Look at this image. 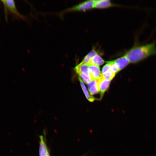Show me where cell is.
Instances as JSON below:
<instances>
[{
	"instance_id": "obj_11",
	"label": "cell",
	"mask_w": 156,
	"mask_h": 156,
	"mask_svg": "<svg viewBox=\"0 0 156 156\" xmlns=\"http://www.w3.org/2000/svg\"><path fill=\"white\" fill-rule=\"evenodd\" d=\"M105 62L104 60L97 54L91 59L88 64L99 66L103 64Z\"/></svg>"
},
{
	"instance_id": "obj_8",
	"label": "cell",
	"mask_w": 156,
	"mask_h": 156,
	"mask_svg": "<svg viewBox=\"0 0 156 156\" xmlns=\"http://www.w3.org/2000/svg\"><path fill=\"white\" fill-rule=\"evenodd\" d=\"M88 86L91 96L96 94L100 92L98 79L91 80L88 84Z\"/></svg>"
},
{
	"instance_id": "obj_2",
	"label": "cell",
	"mask_w": 156,
	"mask_h": 156,
	"mask_svg": "<svg viewBox=\"0 0 156 156\" xmlns=\"http://www.w3.org/2000/svg\"><path fill=\"white\" fill-rule=\"evenodd\" d=\"M94 0H87L82 2L72 7L64 10L58 13V14L61 19L63 18L66 13L72 12H85L94 8Z\"/></svg>"
},
{
	"instance_id": "obj_5",
	"label": "cell",
	"mask_w": 156,
	"mask_h": 156,
	"mask_svg": "<svg viewBox=\"0 0 156 156\" xmlns=\"http://www.w3.org/2000/svg\"><path fill=\"white\" fill-rule=\"evenodd\" d=\"M94 8L103 9L107 8L114 6H119V5L115 4L109 0H95Z\"/></svg>"
},
{
	"instance_id": "obj_7",
	"label": "cell",
	"mask_w": 156,
	"mask_h": 156,
	"mask_svg": "<svg viewBox=\"0 0 156 156\" xmlns=\"http://www.w3.org/2000/svg\"><path fill=\"white\" fill-rule=\"evenodd\" d=\"M114 61L119 71L130 63L129 60L125 55L114 60Z\"/></svg>"
},
{
	"instance_id": "obj_3",
	"label": "cell",
	"mask_w": 156,
	"mask_h": 156,
	"mask_svg": "<svg viewBox=\"0 0 156 156\" xmlns=\"http://www.w3.org/2000/svg\"><path fill=\"white\" fill-rule=\"evenodd\" d=\"M0 1L3 5L6 16L7 13H9L16 18L28 21L27 18L18 10L14 1L2 0Z\"/></svg>"
},
{
	"instance_id": "obj_9",
	"label": "cell",
	"mask_w": 156,
	"mask_h": 156,
	"mask_svg": "<svg viewBox=\"0 0 156 156\" xmlns=\"http://www.w3.org/2000/svg\"><path fill=\"white\" fill-rule=\"evenodd\" d=\"M40 145L39 148L40 156H49L46 145L42 135L40 136Z\"/></svg>"
},
{
	"instance_id": "obj_10",
	"label": "cell",
	"mask_w": 156,
	"mask_h": 156,
	"mask_svg": "<svg viewBox=\"0 0 156 156\" xmlns=\"http://www.w3.org/2000/svg\"><path fill=\"white\" fill-rule=\"evenodd\" d=\"M74 69L78 74L80 73H83L90 75L89 65L87 64L80 62L75 67Z\"/></svg>"
},
{
	"instance_id": "obj_13",
	"label": "cell",
	"mask_w": 156,
	"mask_h": 156,
	"mask_svg": "<svg viewBox=\"0 0 156 156\" xmlns=\"http://www.w3.org/2000/svg\"><path fill=\"white\" fill-rule=\"evenodd\" d=\"M98 54L94 49L90 51L83 58L81 63L88 64L91 59L96 55Z\"/></svg>"
},
{
	"instance_id": "obj_6",
	"label": "cell",
	"mask_w": 156,
	"mask_h": 156,
	"mask_svg": "<svg viewBox=\"0 0 156 156\" xmlns=\"http://www.w3.org/2000/svg\"><path fill=\"white\" fill-rule=\"evenodd\" d=\"M89 74L91 80L98 79L101 75L99 66L88 65Z\"/></svg>"
},
{
	"instance_id": "obj_12",
	"label": "cell",
	"mask_w": 156,
	"mask_h": 156,
	"mask_svg": "<svg viewBox=\"0 0 156 156\" xmlns=\"http://www.w3.org/2000/svg\"><path fill=\"white\" fill-rule=\"evenodd\" d=\"M78 79L80 82V84L83 91L87 99L90 102H93L95 99L93 96L90 95L88 92L84 84L83 81L81 78L78 76Z\"/></svg>"
},
{
	"instance_id": "obj_14",
	"label": "cell",
	"mask_w": 156,
	"mask_h": 156,
	"mask_svg": "<svg viewBox=\"0 0 156 156\" xmlns=\"http://www.w3.org/2000/svg\"><path fill=\"white\" fill-rule=\"evenodd\" d=\"M102 75L105 79L111 81L114 77L116 74L110 70Z\"/></svg>"
},
{
	"instance_id": "obj_4",
	"label": "cell",
	"mask_w": 156,
	"mask_h": 156,
	"mask_svg": "<svg viewBox=\"0 0 156 156\" xmlns=\"http://www.w3.org/2000/svg\"><path fill=\"white\" fill-rule=\"evenodd\" d=\"M98 79L99 92L101 94V98H102L104 93L109 87L111 81L105 79L102 74Z\"/></svg>"
},
{
	"instance_id": "obj_16",
	"label": "cell",
	"mask_w": 156,
	"mask_h": 156,
	"mask_svg": "<svg viewBox=\"0 0 156 156\" xmlns=\"http://www.w3.org/2000/svg\"><path fill=\"white\" fill-rule=\"evenodd\" d=\"M111 64L109 61L107 62L106 64L103 67L102 74H103L111 70Z\"/></svg>"
},
{
	"instance_id": "obj_15",
	"label": "cell",
	"mask_w": 156,
	"mask_h": 156,
	"mask_svg": "<svg viewBox=\"0 0 156 156\" xmlns=\"http://www.w3.org/2000/svg\"><path fill=\"white\" fill-rule=\"evenodd\" d=\"M111 64V71L116 74L119 71L114 60L109 61Z\"/></svg>"
},
{
	"instance_id": "obj_1",
	"label": "cell",
	"mask_w": 156,
	"mask_h": 156,
	"mask_svg": "<svg viewBox=\"0 0 156 156\" xmlns=\"http://www.w3.org/2000/svg\"><path fill=\"white\" fill-rule=\"evenodd\" d=\"M124 55L130 63L137 64L150 56L156 55V41L141 44L135 41L133 47L126 51Z\"/></svg>"
}]
</instances>
